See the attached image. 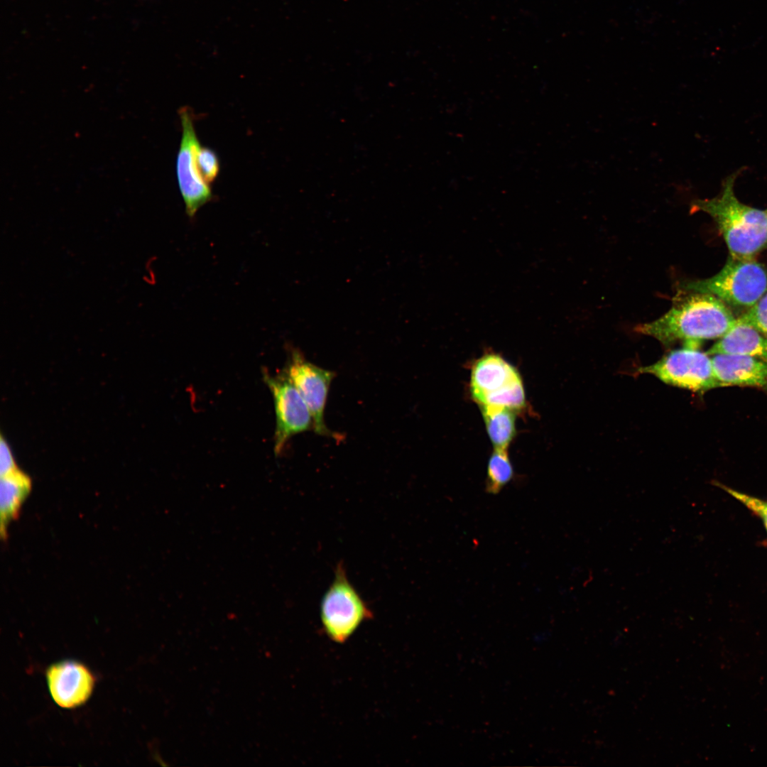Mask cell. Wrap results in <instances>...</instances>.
<instances>
[{"label": "cell", "instance_id": "52a82bcc", "mask_svg": "<svg viewBox=\"0 0 767 767\" xmlns=\"http://www.w3.org/2000/svg\"><path fill=\"white\" fill-rule=\"evenodd\" d=\"M284 373L305 401L313 420V430L318 435L337 439L325 423V410L330 384L335 373L322 369L306 359L298 349L291 347Z\"/></svg>", "mask_w": 767, "mask_h": 767}, {"label": "cell", "instance_id": "9c48e42d", "mask_svg": "<svg viewBox=\"0 0 767 767\" xmlns=\"http://www.w3.org/2000/svg\"><path fill=\"white\" fill-rule=\"evenodd\" d=\"M46 675L53 700L64 708H73L85 703L94 687V678L91 672L74 660L51 665Z\"/></svg>", "mask_w": 767, "mask_h": 767}, {"label": "cell", "instance_id": "5b68a950", "mask_svg": "<svg viewBox=\"0 0 767 767\" xmlns=\"http://www.w3.org/2000/svg\"><path fill=\"white\" fill-rule=\"evenodd\" d=\"M638 371L693 392L703 393L718 387L711 357L693 347L672 350L656 363L640 367Z\"/></svg>", "mask_w": 767, "mask_h": 767}, {"label": "cell", "instance_id": "8fae6325", "mask_svg": "<svg viewBox=\"0 0 767 767\" xmlns=\"http://www.w3.org/2000/svg\"><path fill=\"white\" fill-rule=\"evenodd\" d=\"M712 356L718 387L739 386L767 389V361L745 355L717 354Z\"/></svg>", "mask_w": 767, "mask_h": 767}, {"label": "cell", "instance_id": "ac0fdd59", "mask_svg": "<svg viewBox=\"0 0 767 767\" xmlns=\"http://www.w3.org/2000/svg\"><path fill=\"white\" fill-rule=\"evenodd\" d=\"M727 492L741 502L747 508L759 516L767 528V502L758 498L749 496L727 486H721Z\"/></svg>", "mask_w": 767, "mask_h": 767}, {"label": "cell", "instance_id": "30bf717a", "mask_svg": "<svg viewBox=\"0 0 767 767\" xmlns=\"http://www.w3.org/2000/svg\"><path fill=\"white\" fill-rule=\"evenodd\" d=\"M516 367L497 354L489 353L478 359L472 367L470 393L479 406L521 380Z\"/></svg>", "mask_w": 767, "mask_h": 767}, {"label": "cell", "instance_id": "e0dca14e", "mask_svg": "<svg viewBox=\"0 0 767 767\" xmlns=\"http://www.w3.org/2000/svg\"><path fill=\"white\" fill-rule=\"evenodd\" d=\"M739 319L767 336V292Z\"/></svg>", "mask_w": 767, "mask_h": 767}, {"label": "cell", "instance_id": "d6986e66", "mask_svg": "<svg viewBox=\"0 0 767 767\" xmlns=\"http://www.w3.org/2000/svg\"><path fill=\"white\" fill-rule=\"evenodd\" d=\"M18 468L8 442L1 436L0 442V474L4 476Z\"/></svg>", "mask_w": 767, "mask_h": 767}, {"label": "cell", "instance_id": "7c38bea8", "mask_svg": "<svg viewBox=\"0 0 767 767\" xmlns=\"http://www.w3.org/2000/svg\"><path fill=\"white\" fill-rule=\"evenodd\" d=\"M745 355L767 361V336L752 325L736 319L734 325L707 352Z\"/></svg>", "mask_w": 767, "mask_h": 767}, {"label": "cell", "instance_id": "9a60e30c", "mask_svg": "<svg viewBox=\"0 0 767 767\" xmlns=\"http://www.w3.org/2000/svg\"><path fill=\"white\" fill-rule=\"evenodd\" d=\"M513 467L507 450L494 449L487 464L485 489L489 494H498L513 479Z\"/></svg>", "mask_w": 767, "mask_h": 767}, {"label": "cell", "instance_id": "4fadbf2b", "mask_svg": "<svg viewBox=\"0 0 767 767\" xmlns=\"http://www.w3.org/2000/svg\"><path fill=\"white\" fill-rule=\"evenodd\" d=\"M31 490V478L18 469L1 476L0 531L3 539L6 538L8 526L18 516Z\"/></svg>", "mask_w": 767, "mask_h": 767}, {"label": "cell", "instance_id": "ba28073f", "mask_svg": "<svg viewBox=\"0 0 767 767\" xmlns=\"http://www.w3.org/2000/svg\"><path fill=\"white\" fill-rule=\"evenodd\" d=\"M263 380L273 398L276 418L274 452L278 455L293 436L313 429V420L305 401L284 371L276 376L265 371Z\"/></svg>", "mask_w": 767, "mask_h": 767}, {"label": "cell", "instance_id": "7a4b0ae2", "mask_svg": "<svg viewBox=\"0 0 767 767\" xmlns=\"http://www.w3.org/2000/svg\"><path fill=\"white\" fill-rule=\"evenodd\" d=\"M736 174L728 176L721 193L712 199L695 200L690 210L710 215L722 234L729 256L754 259L767 246V211L741 202L734 192Z\"/></svg>", "mask_w": 767, "mask_h": 767}, {"label": "cell", "instance_id": "277c9868", "mask_svg": "<svg viewBox=\"0 0 767 767\" xmlns=\"http://www.w3.org/2000/svg\"><path fill=\"white\" fill-rule=\"evenodd\" d=\"M320 620L326 635L334 642H345L373 613L350 582L342 562L320 603Z\"/></svg>", "mask_w": 767, "mask_h": 767}, {"label": "cell", "instance_id": "8992f818", "mask_svg": "<svg viewBox=\"0 0 767 767\" xmlns=\"http://www.w3.org/2000/svg\"><path fill=\"white\" fill-rule=\"evenodd\" d=\"M182 136L176 158V178L187 216L193 219L197 211L214 195L210 184L201 177L197 154L201 147L194 124L192 110L185 106L178 110Z\"/></svg>", "mask_w": 767, "mask_h": 767}, {"label": "cell", "instance_id": "3957f363", "mask_svg": "<svg viewBox=\"0 0 767 767\" xmlns=\"http://www.w3.org/2000/svg\"><path fill=\"white\" fill-rule=\"evenodd\" d=\"M681 290L707 293L731 305L750 308L767 292V271L754 259L729 256L714 276L681 285Z\"/></svg>", "mask_w": 767, "mask_h": 767}, {"label": "cell", "instance_id": "5bb4252c", "mask_svg": "<svg viewBox=\"0 0 767 767\" xmlns=\"http://www.w3.org/2000/svg\"><path fill=\"white\" fill-rule=\"evenodd\" d=\"M486 430L494 449L507 450L514 438L516 412L494 406H480Z\"/></svg>", "mask_w": 767, "mask_h": 767}, {"label": "cell", "instance_id": "6da1fadb", "mask_svg": "<svg viewBox=\"0 0 767 767\" xmlns=\"http://www.w3.org/2000/svg\"><path fill=\"white\" fill-rule=\"evenodd\" d=\"M726 303L707 293L680 290L671 308L658 319L634 330L665 347L682 341L695 347L702 340L722 337L736 322Z\"/></svg>", "mask_w": 767, "mask_h": 767}, {"label": "cell", "instance_id": "2e32d148", "mask_svg": "<svg viewBox=\"0 0 767 767\" xmlns=\"http://www.w3.org/2000/svg\"><path fill=\"white\" fill-rule=\"evenodd\" d=\"M197 163L201 177L210 185L219 173V161L217 153L210 148L201 146L197 154Z\"/></svg>", "mask_w": 767, "mask_h": 767}]
</instances>
